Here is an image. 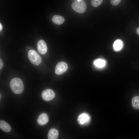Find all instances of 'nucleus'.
<instances>
[{"label": "nucleus", "instance_id": "f257e3e1", "mask_svg": "<svg viewBox=\"0 0 139 139\" xmlns=\"http://www.w3.org/2000/svg\"><path fill=\"white\" fill-rule=\"evenodd\" d=\"M10 85L12 91L15 94H21L23 91V83L19 78L15 77L12 79L10 82Z\"/></svg>", "mask_w": 139, "mask_h": 139}, {"label": "nucleus", "instance_id": "f03ea898", "mask_svg": "<svg viewBox=\"0 0 139 139\" xmlns=\"http://www.w3.org/2000/svg\"><path fill=\"white\" fill-rule=\"evenodd\" d=\"M28 56L30 62L34 65H38L41 62V58L40 56L34 50H30L28 53Z\"/></svg>", "mask_w": 139, "mask_h": 139}, {"label": "nucleus", "instance_id": "7ed1b4c3", "mask_svg": "<svg viewBox=\"0 0 139 139\" xmlns=\"http://www.w3.org/2000/svg\"><path fill=\"white\" fill-rule=\"evenodd\" d=\"M72 7L75 12L80 13H82L85 11L86 6L84 1L81 0L77 1L72 3Z\"/></svg>", "mask_w": 139, "mask_h": 139}, {"label": "nucleus", "instance_id": "20e7f679", "mask_svg": "<svg viewBox=\"0 0 139 139\" xmlns=\"http://www.w3.org/2000/svg\"><path fill=\"white\" fill-rule=\"evenodd\" d=\"M68 67V65L66 63L63 62H60L56 66L55 73L57 75H61L67 70Z\"/></svg>", "mask_w": 139, "mask_h": 139}, {"label": "nucleus", "instance_id": "39448f33", "mask_svg": "<svg viewBox=\"0 0 139 139\" xmlns=\"http://www.w3.org/2000/svg\"><path fill=\"white\" fill-rule=\"evenodd\" d=\"M55 94L52 90L47 89L44 90L42 93V97L44 100L49 101L53 99L55 97Z\"/></svg>", "mask_w": 139, "mask_h": 139}, {"label": "nucleus", "instance_id": "423d86ee", "mask_svg": "<svg viewBox=\"0 0 139 139\" xmlns=\"http://www.w3.org/2000/svg\"><path fill=\"white\" fill-rule=\"evenodd\" d=\"M78 121L81 125H85L88 124L90 120V116L87 113H83L79 116Z\"/></svg>", "mask_w": 139, "mask_h": 139}, {"label": "nucleus", "instance_id": "0eeeda50", "mask_svg": "<svg viewBox=\"0 0 139 139\" xmlns=\"http://www.w3.org/2000/svg\"><path fill=\"white\" fill-rule=\"evenodd\" d=\"M37 48L39 52L41 54H46L47 51V48L45 42L43 40L38 41L37 44Z\"/></svg>", "mask_w": 139, "mask_h": 139}, {"label": "nucleus", "instance_id": "6e6552de", "mask_svg": "<svg viewBox=\"0 0 139 139\" xmlns=\"http://www.w3.org/2000/svg\"><path fill=\"white\" fill-rule=\"evenodd\" d=\"M48 117L47 114L45 113H42L40 115L37 120L38 124L41 125L46 124L48 122Z\"/></svg>", "mask_w": 139, "mask_h": 139}, {"label": "nucleus", "instance_id": "1a4fd4ad", "mask_svg": "<svg viewBox=\"0 0 139 139\" xmlns=\"http://www.w3.org/2000/svg\"><path fill=\"white\" fill-rule=\"evenodd\" d=\"M0 128L5 132H9L11 129V127L8 124L3 120H1L0 121Z\"/></svg>", "mask_w": 139, "mask_h": 139}, {"label": "nucleus", "instance_id": "9d476101", "mask_svg": "<svg viewBox=\"0 0 139 139\" xmlns=\"http://www.w3.org/2000/svg\"><path fill=\"white\" fill-rule=\"evenodd\" d=\"M58 131L53 128L49 130L48 135V138L49 139H56L58 138Z\"/></svg>", "mask_w": 139, "mask_h": 139}, {"label": "nucleus", "instance_id": "9b49d317", "mask_svg": "<svg viewBox=\"0 0 139 139\" xmlns=\"http://www.w3.org/2000/svg\"><path fill=\"white\" fill-rule=\"evenodd\" d=\"M64 18L62 16L58 15H54L52 18V22L55 24L60 25L65 21Z\"/></svg>", "mask_w": 139, "mask_h": 139}, {"label": "nucleus", "instance_id": "f8f14e48", "mask_svg": "<svg viewBox=\"0 0 139 139\" xmlns=\"http://www.w3.org/2000/svg\"><path fill=\"white\" fill-rule=\"evenodd\" d=\"M123 44L122 41L120 39L115 40L113 44V48L116 51H118L121 50L123 48Z\"/></svg>", "mask_w": 139, "mask_h": 139}, {"label": "nucleus", "instance_id": "ddd939ff", "mask_svg": "<svg viewBox=\"0 0 139 139\" xmlns=\"http://www.w3.org/2000/svg\"><path fill=\"white\" fill-rule=\"evenodd\" d=\"M94 64L96 67L101 68L105 66L106 64V62L104 59H99L95 60L94 62Z\"/></svg>", "mask_w": 139, "mask_h": 139}, {"label": "nucleus", "instance_id": "4468645a", "mask_svg": "<svg viewBox=\"0 0 139 139\" xmlns=\"http://www.w3.org/2000/svg\"><path fill=\"white\" fill-rule=\"evenodd\" d=\"M132 103L134 108L139 109V97L136 96L134 97L132 99Z\"/></svg>", "mask_w": 139, "mask_h": 139}, {"label": "nucleus", "instance_id": "2eb2a0df", "mask_svg": "<svg viewBox=\"0 0 139 139\" xmlns=\"http://www.w3.org/2000/svg\"><path fill=\"white\" fill-rule=\"evenodd\" d=\"M102 1L103 0H91V3L93 7H96L101 4Z\"/></svg>", "mask_w": 139, "mask_h": 139}, {"label": "nucleus", "instance_id": "dca6fc26", "mask_svg": "<svg viewBox=\"0 0 139 139\" xmlns=\"http://www.w3.org/2000/svg\"><path fill=\"white\" fill-rule=\"evenodd\" d=\"M111 4L114 6L118 5L120 2L121 0H110Z\"/></svg>", "mask_w": 139, "mask_h": 139}, {"label": "nucleus", "instance_id": "f3484780", "mask_svg": "<svg viewBox=\"0 0 139 139\" xmlns=\"http://www.w3.org/2000/svg\"><path fill=\"white\" fill-rule=\"evenodd\" d=\"M3 62L1 59H0V69H1L3 66Z\"/></svg>", "mask_w": 139, "mask_h": 139}, {"label": "nucleus", "instance_id": "a211bd4d", "mask_svg": "<svg viewBox=\"0 0 139 139\" xmlns=\"http://www.w3.org/2000/svg\"><path fill=\"white\" fill-rule=\"evenodd\" d=\"M3 29L2 25L0 23V31H1Z\"/></svg>", "mask_w": 139, "mask_h": 139}, {"label": "nucleus", "instance_id": "6ab92c4d", "mask_svg": "<svg viewBox=\"0 0 139 139\" xmlns=\"http://www.w3.org/2000/svg\"><path fill=\"white\" fill-rule=\"evenodd\" d=\"M136 32L137 34L139 35V27L137 28L136 30Z\"/></svg>", "mask_w": 139, "mask_h": 139}, {"label": "nucleus", "instance_id": "aec40b11", "mask_svg": "<svg viewBox=\"0 0 139 139\" xmlns=\"http://www.w3.org/2000/svg\"><path fill=\"white\" fill-rule=\"evenodd\" d=\"M77 1H80L81 0H77Z\"/></svg>", "mask_w": 139, "mask_h": 139}]
</instances>
